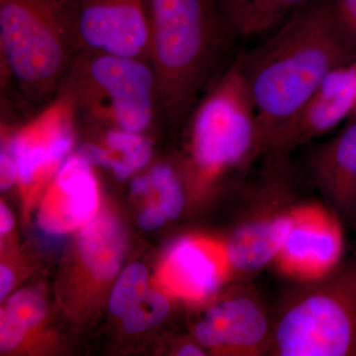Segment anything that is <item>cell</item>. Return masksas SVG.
<instances>
[{"label":"cell","mask_w":356,"mask_h":356,"mask_svg":"<svg viewBox=\"0 0 356 356\" xmlns=\"http://www.w3.org/2000/svg\"><path fill=\"white\" fill-rule=\"evenodd\" d=\"M18 175V168L13 156L1 154L0 156V188L7 191L10 188Z\"/></svg>","instance_id":"7402d4cb"},{"label":"cell","mask_w":356,"mask_h":356,"mask_svg":"<svg viewBox=\"0 0 356 356\" xmlns=\"http://www.w3.org/2000/svg\"><path fill=\"white\" fill-rule=\"evenodd\" d=\"M274 310L254 287L242 282L212 304L194 327L203 348L233 356L269 355Z\"/></svg>","instance_id":"ba28073f"},{"label":"cell","mask_w":356,"mask_h":356,"mask_svg":"<svg viewBox=\"0 0 356 356\" xmlns=\"http://www.w3.org/2000/svg\"><path fill=\"white\" fill-rule=\"evenodd\" d=\"M343 222L325 204L298 202L273 266L295 282L322 277L343 257Z\"/></svg>","instance_id":"9c48e42d"},{"label":"cell","mask_w":356,"mask_h":356,"mask_svg":"<svg viewBox=\"0 0 356 356\" xmlns=\"http://www.w3.org/2000/svg\"><path fill=\"white\" fill-rule=\"evenodd\" d=\"M147 289V271L145 266L135 264L127 267L117 280L110 296V312L116 317L123 318Z\"/></svg>","instance_id":"ac0fdd59"},{"label":"cell","mask_w":356,"mask_h":356,"mask_svg":"<svg viewBox=\"0 0 356 356\" xmlns=\"http://www.w3.org/2000/svg\"><path fill=\"white\" fill-rule=\"evenodd\" d=\"M159 193H161L159 207L163 210V214L168 219H177L181 214L185 203H186V195H185L182 184L166 189Z\"/></svg>","instance_id":"ffe728a7"},{"label":"cell","mask_w":356,"mask_h":356,"mask_svg":"<svg viewBox=\"0 0 356 356\" xmlns=\"http://www.w3.org/2000/svg\"><path fill=\"white\" fill-rule=\"evenodd\" d=\"M355 107L356 60L325 77L310 97L271 136L264 154L289 156L350 119Z\"/></svg>","instance_id":"30bf717a"},{"label":"cell","mask_w":356,"mask_h":356,"mask_svg":"<svg viewBox=\"0 0 356 356\" xmlns=\"http://www.w3.org/2000/svg\"><path fill=\"white\" fill-rule=\"evenodd\" d=\"M81 0H0L6 76L33 106L58 96L79 51Z\"/></svg>","instance_id":"3957f363"},{"label":"cell","mask_w":356,"mask_h":356,"mask_svg":"<svg viewBox=\"0 0 356 356\" xmlns=\"http://www.w3.org/2000/svg\"><path fill=\"white\" fill-rule=\"evenodd\" d=\"M147 6L161 116L177 127L235 60L238 38L216 0H147Z\"/></svg>","instance_id":"7a4b0ae2"},{"label":"cell","mask_w":356,"mask_h":356,"mask_svg":"<svg viewBox=\"0 0 356 356\" xmlns=\"http://www.w3.org/2000/svg\"><path fill=\"white\" fill-rule=\"evenodd\" d=\"M266 156L261 177L250 191V202L224 240L232 278L241 282L273 266L298 203L288 178V156Z\"/></svg>","instance_id":"52a82bcc"},{"label":"cell","mask_w":356,"mask_h":356,"mask_svg":"<svg viewBox=\"0 0 356 356\" xmlns=\"http://www.w3.org/2000/svg\"><path fill=\"white\" fill-rule=\"evenodd\" d=\"M166 219L168 218L163 214V210L159 207V204L156 205V204L152 203L140 213L138 222L143 229L154 231V229L163 226Z\"/></svg>","instance_id":"44dd1931"},{"label":"cell","mask_w":356,"mask_h":356,"mask_svg":"<svg viewBox=\"0 0 356 356\" xmlns=\"http://www.w3.org/2000/svg\"><path fill=\"white\" fill-rule=\"evenodd\" d=\"M57 97L72 115L140 133L161 116L158 83L149 60L79 51Z\"/></svg>","instance_id":"8992f818"},{"label":"cell","mask_w":356,"mask_h":356,"mask_svg":"<svg viewBox=\"0 0 356 356\" xmlns=\"http://www.w3.org/2000/svg\"><path fill=\"white\" fill-rule=\"evenodd\" d=\"M151 187H153L151 177L137 178V179L134 180L132 185H131V191L136 195H147L151 191Z\"/></svg>","instance_id":"cb8c5ba5"},{"label":"cell","mask_w":356,"mask_h":356,"mask_svg":"<svg viewBox=\"0 0 356 356\" xmlns=\"http://www.w3.org/2000/svg\"><path fill=\"white\" fill-rule=\"evenodd\" d=\"M13 227V217L10 210L4 205L0 204V233L2 235L8 233Z\"/></svg>","instance_id":"d4e9b609"},{"label":"cell","mask_w":356,"mask_h":356,"mask_svg":"<svg viewBox=\"0 0 356 356\" xmlns=\"http://www.w3.org/2000/svg\"><path fill=\"white\" fill-rule=\"evenodd\" d=\"M13 284V275L10 269L4 264L0 266V299H3L10 291Z\"/></svg>","instance_id":"603a6c76"},{"label":"cell","mask_w":356,"mask_h":356,"mask_svg":"<svg viewBox=\"0 0 356 356\" xmlns=\"http://www.w3.org/2000/svg\"><path fill=\"white\" fill-rule=\"evenodd\" d=\"M308 168L325 205L343 224L356 227V120L314 147Z\"/></svg>","instance_id":"4fadbf2b"},{"label":"cell","mask_w":356,"mask_h":356,"mask_svg":"<svg viewBox=\"0 0 356 356\" xmlns=\"http://www.w3.org/2000/svg\"><path fill=\"white\" fill-rule=\"evenodd\" d=\"M267 143L325 77L356 60V44L337 19L332 0H313L252 50L236 55Z\"/></svg>","instance_id":"6da1fadb"},{"label":"cell","mask_w":356,"mask_h":356,"mask_svg":"<svg viewBox=\"0 0 356 356\" xmlns=\"http://www.w3.org/2000/svg\"><path fill=\"white\" fill-rule=\"evenodd\" d=\"M79 248L89 273L97 280H112L120 268L125 250L123 229L111 215H95L81 229Z\"/></svg>","instance_id":"9a60e30c"},{"label":"cell","mask_w":356,"mask_h":356,"mask_svg":"<svg viewBox=\"0 0 356 356\" xmlns=\"http://www.w3.org/2000/svg\"><path fill=\"white\" fill-rule=\"evenodd\" d=\"M170 302L165 295L147 289L140 301L123 317L124 331L128 334L146 331L159 325L170 313Z\"/></svg>","instance_id":"d6986e66"},{"label":"cell","mask_w":356,"mask_h":356,"mask_svg":"<svg viewBox=\"0 0 356 356\" xmlns=\"http://www.w3.org/2000/svg\"><path fill=\"white\" fill-rule=\"evenodd\" d=\"M222 17L238 38L273 32L313 0H216Z\"/></svg>","instance_id":"2e32d148"},{"label":"cell","mask_w":356,"mask_h":356,"mask_svg":"<svg viewBox=\"0 0 356 356\" xmlns=\"http://www.w3.org/2000/svg\"><path fill=\"white\" fill-rule=\"evenodd\" d=\"M184 124L188 126L187 177L196 191L222 175L247 170L264 154L257 109L235 60L204 93Z\"/></svg>","instance_id":"5b68a950"},{"label":"cell","mask_w":356,"mask_h":356,"mask_svg":"<svg viewBox=\"0 0 356 356\" xmlns=\"http://www.w3.org/2000/svg\"><path fill=\"white\" fill-rule=\"evenodd\" d=\"M356 120V107L355 111H353V115H351L350 121Z\"/></svg>","instance_id":"484cf974"},{"label":"cell","mask_w":356,"mask_h":356,"mask_svg":"<svg viewBox=\"0 0 356 356\" xmlns=\"http://www.w3.org/2000/svg\"><path fill=\"white\" fill-rule=\"evenodd\" d=\"M89 165L81 156H72L58 170L40 212L44 231L65 233L95 216L98 189Z\"/></svg>","instance_id":"5bb4252c"},{"label":"cell","mask_w":356,"mask_h":356,"mask_svg":"<svg viewBox=\"0 0 356 356\" xmlns=\"http://www.w3.org/2000/svg\"><path fill=\"white\" fill-rule=\"evenodd\" d=\"M43 298L32 290L15 293L2 310L0 323V350L7 353L14 350L26 332L44 317Z\"/></svg>","instance_id":"e0dca14e"},{"label":"cell","mask_w":356,"mask_h":356,"mask_svg":"<svg viewBox=\"0 0 356 356\" xmlns=\"http://www.w3.org/2000/svg\"><path fill=\"white\" fill-rule=\"evenodd\" d=\"M79 51L149 62L147 0H81Z\"/></svg>","instance_id":"8fae6325"},{"label":"cell","mask_w":356,"mask_h":356,"mask_svg":"<svg viewBox=\"0 0 356 356\" xmlns=\"http://www.w3.org/2000/svg\"><path fill=\"white\" fill-rule=\"evenodd\" d=\"M269 355L356 356V245L330 273L283 294Z\"/></svg>","instance_id":"277c9868"},{"label":"cell","mask_w":356,"mask_h":356,"mask_svg":"<svg viewBox=\"0 0 356 356\" xmlns=\"http://www.w3.org/2000/svg\"><path fill=\"white\" fill-rule=\"evenodd\" d=\"M161 280L177 298L191 303L210 301L233 280L224 241L197 235L179 238L168 250Z\"/></svg>","instance_id":"7c38bea8"}]
</instances>
